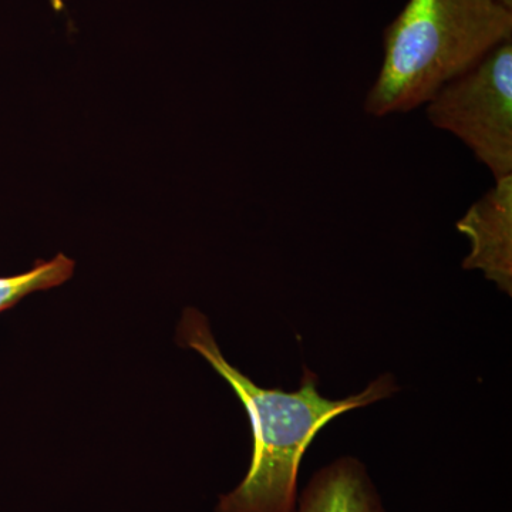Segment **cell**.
I'll list each match as a JSON object with an SVG mask.
<instances>
[{
  "label": "cell",
  "mask_w": 512,
  "mask_h": 512,
  "mask_svg": "<svg viewBox=\"0 0 512 512\" xmlns=\"http://www.w3.org/2000/svg\"><path fill=\"white\" fill-rule=\"evenodd\" d=\"M292 512H384L365 468L355 458H340L309 481Z\"/></svg>",
  "instance_id": "5b68a950"
},
{
  "label": "cell",
  "mask_w": 512,
  "mask_h": 512,
  "mask_svg": "<svg viewBox=\"0 0 512 512\" xmlns=\"http://www.w3.org/2000/svg\"><path fill=\"white\" fill-rule=\"evenodd\" d=\"M508 40L512 9L498 0H407L384 29L366 114L383 119L426 106Z\"/></svg>",
  "instance_id": "7a4b0ae2"
},
{
  "label": "cell",
  "mask_w": 512,
  "mask_h": 512,
  "mask_svg": "<svg viewBox=\"0 0 512 512\" xmlns=\"http://www.w3.org/2000/svg\"><path fill=\"white\" fill-rule=\"evenodd\" d=\"M457 229L470 239L464 269H477L501 291H512V175L495 181L468 208Z\"/></svg>",
  "instance_id": "277c9868"
},
{
  "label": "cell",
  "mask_w": 512,
  "mask_h": 512,
  "mask_svg": "<svg viewBox=\"0 0 512 512\" xmlns=\"http://www.w3.org/2000/svg\"><path fill=\"white\" fill-rule=\"evenodd\" d=\"M178 340L200 353L227 380L247 410L254 450L247 476L232 493L222 495L217 512H292L298 495L299 466L320 430L340 414L392 396V376L377 377L362 393L330 400L318 392V376L303 370L296 392L264 389L227 362L208 319L185 309Z\"/></svg>",
  "instance_id": "6da1fadb"
},
{
  "label": "cell",
  "mask_w": 512,
  "mask_h": 512,
  "mask_svg": "<svg viewBox=\"0 0 512 512\" xmlns=\"http://www.w3.org/2000/svg\"><path fill=\"white\" fill-rule=\"evenodd\" d=\"M424 107L431 126L457 137L495 181L512 175V40Z\"/></svg>",
  "instance_id": "3957f363"
},
{
  "label": "cell",
  "mask_w": 512,
  "mask_h": 512,
  "mask_svg": "<svg viewBox=\"0 0 512 512\" xmlns=\"http://www.w3.org/2000/svg\"><path fill=\"white\" fill-rule=\"evenodd\" d=\"M498 2L503 3L504 6L512 9V0H498Z\"/></svg>",
  "instance_id": "52a82bcc"
},
{
  "label": "cell",
  "mask_w": 512,
  "mask_h": 512,
  "mask_svg": "<svg viewBox=\"0 0 512 512\" xmlns=\"http://www.w3.org/2000/svg\"><path fill=\"white\" fill-rule=\"evenodd\" d=\"M74 261L59 254L50 261L39 259L28 272L0 278V313L18 305L30 293L57 288L73 276Z\"/></svg>",
  "instance_id": "8992f818"
}]
</instances>
